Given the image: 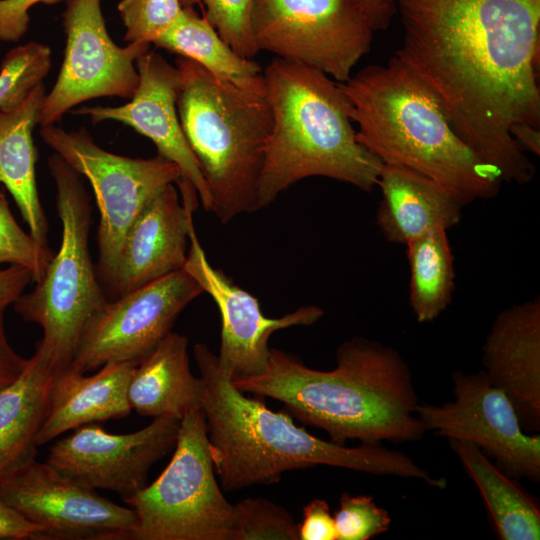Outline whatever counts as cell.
Returning a JSON list of instances; mask_svg holds the SVG:
<instances>
[{"instance_id": "6da1fadb", "label": "cell", "mask_w": 540, "mask_h": 540, "mask_svg": "<svg viewBox=\"0 0 540 540\" xmlns=\"http://www.w3.org/2000/svg\"><path fill=\"white\" fill-rule=\"evenodd\" d=\"M403 27L395 52L436 98L460 139L502 181L535 165L513 139L540 128V0H391Z\"/></svg>"}, {"instance_id": "7a4b0ae2", "label": "cell", "mask_w": 540, "mask_h": 540, "mask_svg": "<svg viewBox=\"0 0 540 540\" xmlns=\"http://www.w3.org/2000/svg\"><path fill=\"white\" fill-rule=\"evenodd\" d=\"M336 367L319 371L271 349L260 375L232 381L242 392L282 402L299 421L325 430L332 442L418 441L426 433L419 398L401 354L378 341L353 337L339 345Z\"/></svg>"}, {"instance_id": "3957f363", "label": "cell", "mask_w": 540, "mask_h": 540, "mask_svg": "<svg viewBox=\"0 0 540 540\" xmlns=\"http://www.w3.org/2000/svg\"><path fill=\"white\" fill-rule=\"evenodd\" d=\"M194 358L203 384L201 411L223 490L270 485L279 482L284 472L317 465L446 487L445 478L432 476L402 452L380 443L346 447L317 438L296 426L289 414L271 411L261 401L246 397L220 369L216 354L206 344H195Z\"/></svg>"}, {"instance_id": "277c9868", "label": "cell", "mask_w": 540, "mask_h": 540, "mask_svg": "<svg viewBox=\"0 0 540 540\" xmlns=\"http://www.w3.org/2000/svg\"><path fill=\"white\" fill-rule=\"evenodd\" d=\"M357 141L383 164L437 182L466 206L498 195L502 179L455 133L434 95L395 54L340 83Z\"/></svg>"}, {"instance_id": "5b68a950", "label": "cell", "mask_w": 540, "mask_h": 540, "mask_svg": "<svg viewBox=\"0 0 540 540\" xmlns=\"http://www.w3.org/2000/svg\"><path fill=\"white\" fill-rule=\"evenodd\" d=\"M263 75L272 128L258 182L259 209L293 184L315 176L372 191L383 163L357 141L340 83L313 67L278 57Z\"/></svg>"}, {"instance_id": "8992f818", "label": "cell", "mask_w": 540, "mask_h": 540, "mask_svg": "<svg viewBox=\"0 0 540 540\" xmlns=\"http://www.w3.org/2000/svg\"><path fill=\"white\" fill-rule=\"evenodd\" d=\"M177 111L222 224L259 210L257 190L272 128L266 93L238 88L178 57Z\"/></svg>"}, {"instance_id": "52a82bcc", "label": "cell", "mask_w": 540, "mask_h": 540, "mask_svg": "<svg viewBox=\"0 0 540 540\" xmlns=\"http://www.w3.org/2000/svg\"><path fill=\"white\" fill-rule=\"evenodd\" d=\"M48 167L57 189L61 245L36 286L13 305L24 321L41 327L35 348L58 371L70 365L86 325L107 299L89 253V195L79 174L56 153Z\"/></svg>"}, {"instance_id": "ba28073f", "label": "cell", "mask_w": 540, "mask_h": 540, "mask_svg": "<svg viewBox=\"0 0 540 540\" xmlns=\"http://www.w3.org/2000/svg\"><path fill=\"white\" fill-rule=\"evenodd\" d=\"M174 447L159 477L123 498L137 516L129 539L232 540L234 505L215 478L201 410L180 420Z\"/></svg>"}, {"instance_id": "9c48e42d", "label": "cell", "mask_w": 540, "mask_h": 540, "mask_svg": "<svg viewBox=\"0 0 540 540\" xmlns=\"http://www.w3.org/2000/svg\"><path fill=\"white\" fill-rule=\"evenodd\" d=\"M40 136L93 188L100 214L96 272L108 288L128 229L155 195L181 180L180 170L158 155L141 159L106 151L85 128L65 131L50 125L41 127Z\"/></svg>"}, {"instance_id": "30bf717a", "label": "cell", "mask_w": 540, "mask_h": 540, "mask_svg": "<svg viewBox=\"0 0 540 540\" xmlns=\"http://www.w3.org/2000/svg\"><path fill=\"white\" fill-rule=\"evenodd\" d=\"M255 44L278 58L346 82L371 49L374 29L354 0H253Z\"/></svg>"}, {"instance_id": "8fae6325", "label": "cell", "mask_w": 540, "mask_h": 540, "mask_svg": "<svg viewBox=\"0 0 540 540\" xmlns=\"http://www.w3.org/2000/svg\"><path fill=\"white\" fill-rule=\"evenodd\" d=\"M64 59L57 80L42 99L38 124L54 125L75 106L99 97L130 99L139 75L136 60L148 43L116 45L101 9V0H67L63 13Z\"/></svg>"}, {"instance_id": "7c38bea8", "label": "cell", "mask_w": 540, "mask_h": 540, "mask_svg": "<svg viewBox=\"0 0 540 540\" xmlns=\"http://www.w3.org/2000/svg\"><path fill=\"white\" fill-rule=\"evenodd\" d=\"M204 291L184 269L106 301L86 325L70 369L110 362L139 364L171 332L182 310Z\"/></svg>"}, {"instance_id": "4fadbf2b", "label": "cell", "mask_w": 540, "mask_h": 540, "mask_svg": "<svg viewBox=\"0 0 540 540\" xmlns=\"http://www.w3.org/2000/svg\"><path fill=\"white\" fill-rule=\"evenodd\" d=\"M453 401L419 404L417 416L427 431L474 443L509 476L540 481V435L525 433L506 394L484 370L452 374Z\"/></svg>"}, {"instance_id": "5bb4252c", "label": "cell", "mask_w": 540, "mask_h": 540, "mask_svg": "<svg viewBox=\"0 0 540 540\" xmlns=\"http://www.w3.org/2000/svg\"><path fill=\"white\" fill-rule=\"evenodd\" d=\"M0 500L39 527L37 539H129L135 511L36 459L0 482Z\"/></svg>"}, {"instance_id": "9a60e30c", "label": "cell", "mask_w": 540, "mask_h": 540, "mask_svg": "<svg viewBox=\"0 0 540 540\" xmlns=\"http://www.w3.org/2000/svg\"><path fill=\"white\" fill-rule=\"evenodd\" d=\"M179 423L153 418L127 434H111L94 423L83 425L54 442L46 462L89 488L129 497L146 486L152 465L175 445Z\"/></svg>"}, {"instance_id": "2e32d148", "label": "cell", "mask_w": 540, "mask_h": 540, "mask_svg": "<svg viewBox=\"0 0 540 540\" xmlns=\"http://www.w3.org/2000/svg\"><path fill=\"white\" fill-rule=\"evenodd\" d=\"M190 249L183 269L215 301L221 315V341L217 363L232 380L260 375L268 365V341L278 330L311 326L324 315L322 308L302 306L279 318H268L258 300L211 266L197 238L194 224L189 231Z\"/></svg>"}, {"instance_id": "e0dca14e", "label": "cell", "mask_w": 540, "mask_h": 540, "mask_svg": "<svg viewBox=\"0 0 540 540\" xmlns=\"http://www.w3.org/2000/svg\"><path fill=\"white\" fill-rule=\"evenodd\" d=\"M139 84L124 105L73 108L72 114L87 116L93 124L113 120L149 138L158 156L174 163L181 180L197 192L202 207L211 211L212 198L199 163L181 127L177 111L179 71L158 52L148 50L136 60Z\"/></svg>"}, {"instance_id": "ac0fdd59", "label": "cell", "mask_w": 540, "mask_h": 540, "mask_svg": "<svg viewBox=\"0 0 540 540\" xmlns=\"http://www.w3.org/2000/svg\"><path fill=\"white\" fill-rule=\"evenodd\" d=\"M177 185L181 201L174 185L166 186L128 229L108 286L113 299L183 269L198 195L184 180Z\"/></svg>"}, {"instance_id": "d6986e66", "label": "cell", "mask_w": 540, "mask_h": 540, "mask_svg": "<svg viewBox=\"0 0 540 540\" xmlns=\"http://www.w3.org/2000/svg\"><path fill=\"white\" fill-rule=\"evenodd\" d=\"M489 380L512 403L525 432L540 431V297L495 317L483 345Z\"/></svg>"}, {"instance_id": "ffe728a7", "label": "cell", "mask_w": 540, "mask_h": 540, "mask_svg": "<svg viewBox=\"0 0 540 540\" xmlns=\"http://www.w3.org/2000/svg\"><path fill=\"white\" fill-rule=\"evenodd\" d=\"M137 364L110 362L86 376L69 367L55 372L36 445L83 425L123 418L131 412L128 385Z\"/></svg>"}, {"instance_id": "44dd1931", "label": "cell", "mask_w": 540, "mask_h": 540, "mask_svg": "<svg viewBox=\"0 0 540 540\" xmlns=\"http://www.w3.org/2000/svg\"><path fill=\"white\" fill-rule=\"evenodd\" d=\"M377 186L382 200L376 225L385 239L406 245L428 232L449 230L463 204L446 188L411 169L383 164Z\"/></svg>"}, {"instance_id": "7402d4cb", "label": "cell", "mask_w": 540, "mask_h": 540, "mask_svg": "<svg viewBox=\"0 0 540 540\" xmlns=\"http://www.w3.org/2000/svg\"><path fill=\"white\" fill-rule=\"evenodd\" d=\"M187 345V337L171 331L135 367L127 391L131 409L178 421L201 410L203 384L190 370Z\"/></svg>"}, {"instance_id": "603a6c76", "label": "cell", "mask_w": 540, "mask_h": 540, "mask_svg": "<svg viewBox=\"0 0 540 540\" xmlns=\"http://www.w3.org/2000/svg\"><path fill=\"white\" fill-rule=\"evenodd\" d=\"M56 370L37 348L20 376L0 390V482L36 459Z\"/></svg>"}, {"instance_id": "cb8c5ba5", "label": "cell", "mask_w": 540, "mask_h": 540, "mask_svg": "<svg viewBox=\"0 0 540 540\" xmlns=\"http://www.w3.org/2000/svg\"><path fill=\"white\" fill-rule=\"evenodd\" d=\"M45 94L42 83L16 109L0 111V185L13 196L29 233L48 245V223L37 189V150L32 136Z\"/></svg>"}, {"instance_id": "d4e9b609", "label": "cell", "mask_w": 540, "mask_h": 540, "mask_svg": "<svg viewBox=\"0 0 540 540\" xmlns=\"http://www.w3.org/2000/svg\"><path fill=\"white\" fill-rule=\"evenodd\" d=\"M466 474L479 490L501 540H539L538 500L493 464L474 443L448 438Z\"/></svg>"}, {"instance_id": "484cf974", "label": "cell", "mask_w": 540, "mask_h": 540, "mask_svg": "<svg viewBox=\"0 0 540 540\" xmlns=\"http://www.w3.org/2000/svg\"><path fill=\"white\" fill-rule=\"evenodd\" d=\"M153 45L196 62L217 78L238 88L266 93L261 66L253 59L237 54L193 6L182 7L174 22Z\"/></svg>"}, {"instance_id": "4316f807", "label": "cell", "mask_w": 540, "mask_h": 540, "mask_svg": "<svg viewBox=\"0 0 540 540\" xmlns=\"http://www.w3.org/2000/svg\"><path fill=\"white\" fill-rule=\"evenodd\" d=\"M406 246L410 269L409 305L419 323L432 322L449 306L455 288L447 231L428 232Z\"/></svg>"}, {"instance_id": "83f0119b", "label": "cell", "mask_w": 540, "mask_h": 540, "mask_svg": "<svg viewBox=\"0 0 540 540\" xmlns=\"http://www.w3.org/2000/svg\"><path fill=\"white\" fill-rule=\"evenodd\" d=\"M52 65L49 46L28 42L15 46L0 66V111L16 109L48 75Z\"/></svg>"}, {"instance_id": "f1b7e54d", "label": "cell", "mask_w": 540, "mask_h": 540, "mask_svg": "<svg viewBox=\"0 0 540 540\" xmlns=\"http://www.w3.org/2000/svg\"><path fill=\"white\" fill-rule=\"evenodd\" d=\"M233 505L232 540H299L298 524L281 505L262 497Z\"/></svg>"}, {"instance_id": "f546056e", "label": "cell", "mask_w": 540, "mask_h": 540, "mask_svg": "<svg viewBox=\"0 0 540 540\" xmlns=\"http://www.w3.org/2000/svg\"><path fill=\"white\" fill-rule=\"evenodd\" d=\"M180 4L200 6L202 15L237 54L248 59L258 54L250 24L253 0H180Z\"/></svg>"}, {"instance_id": "4dcf8cb0", "label": "cell", "mask_w": 540, "mask_h": 540, "mask_svg": "<svg viewBox=\"0 0 540 540\" xmlns=\"http://www.w3.org/2000/svg\"><path fill=\"white\" fill-rule=\"evenodd\" d=\"M54 253L26 233L10 211L4 191L0 193V264L9 263L29 269L33 282L43 276Z\"/></svg>"}, {"instance_id": "1f68e13d", "label": "cell", "mask_w": 540, "mask_h": 540, "mask_svg": "<svg viewBox=\"0 0 540 540\" xmlns=\"http://www.w3.org/2000/svg\"><path fill=\"white\" fill-rule=\"evenodd\" d=\"M117 9L126 28L128 43L153 42L182 10L180 0H120Z\"/></svg>"}, {"instance_id": "d6a6232c", "label": "cell", "mask_w": 540, "mask_h": 540, "mask_svg": "<svg viewBox=\"0 0 540 540\" xmlns=\"http://www.w3.org/2000/svg\"><path fill=\"white\" fill-rule=\"evenodd\" d=\"M333 514L337 540H369L390 528L391 518L369 495L343 493Z\"/></svg>"}, {"instance_id": "836d02e7", "label": "cell", "mask_w": 540, "mask_h": 540, "mask_svg": "<svg viewBox=\"0 0 540 540\" xmlns=\"http://www.w3.org/2000/svg\"><path fill=\"white\" fill-rule=\"evenodd\" d=\"M63 0H0V41L16 42L29 27V10L36 4L55 5Z\"/></svg>"}, {"instance_id": "e575fe53", "label": "cell", "mask_w": 540, "mask_h": 540, "mask_svg": "<svg viewBox=\"0 0 540 540\" xmlns=\"http://www.w3.org/2000/svg\"><path fill=\"white\" fill-rule=\"evenodd\" d=\"M298 532L299 540H337L334 517L325 500L314 499L303 508Z\"/></svg>"}, {"instance_id": "d590c367", "label": "cell", "mask_w": 540, "mask_h": 540, "mask_svg": "<svg viewBox=\"0 0 540 540\" xmlns=\"http://www.w3.org/2000/svg\"><path fill=\"white\" fill-rule=\"evenodd\" d=\"M32 281L31 271L23 266L10 265L0 270V311L13 304Z\"/></svg>"}, {"instance_id": "8d00e7d4", "label": "cell", "mask_w": 540, "mask_h": 540, "mask_svg": "<svg viewBox=\"0 0 540 540\" xmlns=\"http://www.w3.org/2000/svg\"><path fill=\"white\" fill-rule=\"evenodd\" d=\"M4 312L0 311V390L17 379L28 363V359L20 356L8 341Z\"/></svg>"}, {"instance_id": "74e56055", "label": "cell", "mask_w": 540, "mask_h": 540, "mask_svg": "<svg viewBox=\"0 0 540 540\" xmlns=\"http://www.w3.org/2000/svg\"><path fill=\"white\" fill-rule=\"evenodd\" d=\"M40 529L0 500V540L37 539Z\"/></svg>"}, {"instance_id": "f35d334b", "label": "cell", "mask_w": 540, "mask_h": 540, "mask_svg": "<svg viewBox=\"0 0 540 540\" xmlns=\"http://www.w3.org/2000/svg\"><path fill=\"white\" fill-rule=\"evenodd\" d=\"M368 17L374 31L386 29L393 15L394 6L391 0H354Z\"/></svg>"}, {"instance_id": "ab89813d", "label": "cell", "mask_w": 540, "mask_h": 540, "mask_svg": "<svg viewBox=\"0 0 540 540\" xmlns=\"http://www.w3.org/2000/svg\"><path fill=\"white\" fill-rule=\"evenodd\" d=\"M511 135L517 144L527 153H532L536 156L540 154V129L522 125L515 127Z\"/></svg>"}]
</instances>
